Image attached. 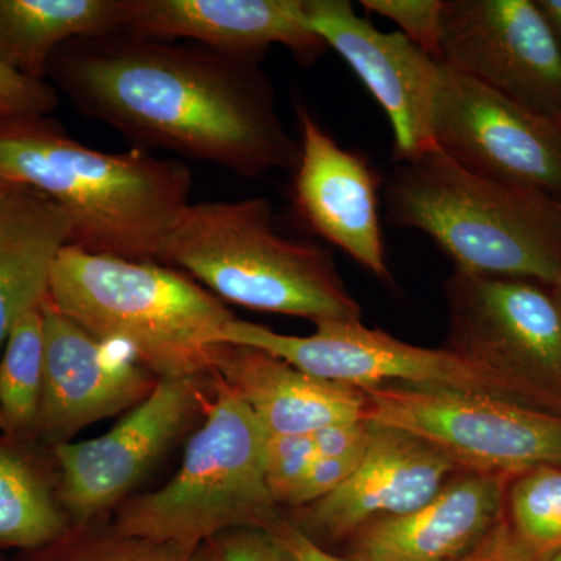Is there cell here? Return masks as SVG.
Returning a JSON list of instances; mask_svg holds the SVG:
<instances>
[{
	"label": "cell",
	"mask_w": 561,
	"mask_h": 561,
	"mask_svg": "<svg viewBox=\"0 0 561 561\" xmlns=\"http://www.w3.org/2000/svg\"><path fill=\"white\" fill-rule=\"evenodd\" d=\"M540 561H561V549L560 551L551 553V556L545 557V559Z\"/></svg>",
	"instance_id": "e575fe53"
},
{
	"label": "cell",
	"mask_w": 561,
	"mask_h": 561,
	"mask_svg": "<svg viewBox=\"0 0 561 561\" xmlns=\"http://www.w3.org/2000/svg\"><path fill=\"white\" fill-rule=\"evenodd\" d=\"M268 531L289 552L294 561H364L354 556L341 557L327 551L323 546L295 527L286 516H283Z\"/></svg>",
	"instance_id": "d6a6232c"
},
{
	"label": "cell",
	"mask_w": 561,
	"mask_h": 561,
	"mask_svg": "<svg viewBox=\"0 0 561 561\" xmlns=\"http://www.w3.org/2000/svg\"><path fill=\"white\" fill-rule=\"evenodd\" d=\"M442 68L561 117V46L537 0H445Z\"/></svg>",
	"instance_id": "8fae6325"
},
{
	"label": "cell",
	"mask_w": 561,
	"mask_h": 561,
	"mask_svg": "<svg viewBox=\"0 0 561 561\" xmlns=\"http://www.w3.org/2000/svg\"><path fill=\"white\" fill-rule=\"evenodd\" d=\"M295 110L301 151L291 197L298 216L324 241L390 284L379 214L381 175L367 158L343 149L305 105Z\"/></svg>",
	"instance_id": "9a60e30c"
},
{
	"label": "cell",
	"mask_w": 561,
	"mask_h": 561,
	"mask_svg": "<svg viewBox=\"0 0 561 561\" xmlns=\"http://www.w3.org/2000/svg\"><path fill=\"white\" fill-rule=\"evenodd\" d=\"M556 290L557 300H559L560 309H561V289H553Z\"/></svg>",
	"instance_id": "8d00e7d4"
},
{
	"label": "cell",
	"mask_w": 561,
	"mask_h": 561,
	"mask_svg": "<svg viewBox=\"0 0 561 561\" xmlns=\"http://www.w3.org/2000/svg\"><path fill=\"white\" fill-rule=\"evenodd\" d=\"M43 381L44 317L38 306L16 320L0 356V427L10 437L35 432Z\"/></svg>",
	"instance_id": "603a6c76"
},
{
	"label": "cell",
	"mask_w": 561,
	"mask_h": 561,
	"mask_svg": "<svg viewBox=\"0 0 561 561\" xmlns=\"http://www.w3.org/2000/svg\"><path fill=\"white\" fill-rule=\"evenodd\" d=\"M72 529L43 476L21 454L0 445V548H49Z\"/></svg>",
	"instance_id": "7402d4cb"
},
{
	"label": "cell",
	"mask_w": 561,
	"mask_h": 561,
	"mask_svg": "<svg viewBox=\"0 0 561 561\" xmlns=\"http://www.w3.org/2000/svg\"><path fill=\"white\" fill-rule=\"evenodd\" d=\"M511 479L457 471L435 496L404 515L376 519L350 538L364 561H456L504 518Z\"/></svg>",
	"instance_id": "ac0fdd59"
},
{
	"label": "cell",
	"mask_w": 561,
	"mask_h": 561,
	"mask_svg": "<svg viewBox=\"0 0 561 561\" xmlns=\"http://www.w3.org/2000/svg\"><path fill=\"white\" fill-rule=\"evenodd\" d=\"M216 376L268 435H309L365 420L364 391L317 378L267 351L225 345Z\"/></svg>",
	"instance_id": "d6986e66"
},
{
	"label": "cell",
	"mask_w": 561,
	"mask_h": 561,
	"mask_svg": "<svg viewBox=\"0 0 561 561\" xmlns=\"http://www.w3.org/2000/svg\"><path fill=\"white\" fill-rule=\"evenodd\" d=\"M57 106L54 84L28 79L0 61V121L46 117Z\"/></svg>",
	"instance_id": "f1b7e54d"
},
{
	"label": "cell",
	"mask_w": 561,
	"mask_h": 561,
	"mask_svg": "<svg viewBox=\"0 0 561 561\" xmlns=\"http://www.w3.org/2000/svg\"><path fill=\"white\" fill-rule=\"evenodd\" d=\"M387 221L430 236L454 271L561 289V203L465 171L437 147L397 161Z\"/></svg>",
	"instance_id": "277c9868"
},
{
	"label": "cell",
	"mask_w": 561,
	"mask_h": 561,
	"mask_svg": "<svg viewBox=\"0 0 561 561\" xmlns=\"http://www.w3.org/2000/svg\"><path fill=\"white\" fill-rule=\"evenodd\" d=\"M312 434L268 435L265 440V479L272 497L280 507H287L302 476L317 459Z\"/></svg>",
	"instance_id": "484cf974"
},
{
	"label": "cell",
	"mask_w": 561,
	"mask_h": 561,
	"mask_svg": "<svg viewBox=\"0 0 561 561\" xmlns=\"http://www.w3.org/2000/svg\"><path fill=\"white\" fill-rule=\"evenodd\" d=\"M47 297L95 341L121 345L158 379L216 375L234 316L184 272L157 261L91 254L66 245Z\"/></svg>",
	"instance_id": "3957f363"
},
{
	"label": "cell",
	"mask_w": 561,
	"mask_h": 561,
	"mask_svg": "<svg viewBox=\"0 0 561 561\" xmlns=\"http://www.w3.org/2000/svg\"><path fill=\"white\" fill-rule=\"evenodd\" d=\"M561 46V0H537Z\"/></svg>",
	"instance_id": "836d02e7"
},
{
	"label": "cell",
	"mask_w": 561,
	"mask_h": 561,
	"mask_svg": "<svg viewBox=\"0 0 561 561\" xmlns=\"http://www.w3.org/2000/svg\"><path fill=\"white\" fill-rule=\"evenodd\" d=\"M122 0H0V61L32 80L62 44L122 31Z\"/></svg>",
	"instance_id": "44dd1931"
},
{
	"label": "cell",
	"mask_w": 561,
	"mask_h": 561,
	"mask_svg": "<svg viewBox=\"0 0 561 561\" xmlns=\"http://www.w3.org/2000/svg\"><path fill=\"white\" fill-rule=\"evenodd\" d=\"M360 5L394 22L402 35L437 60L445 0H360Z\"/></svg>",
	"instance_id": "4316f807"
},
{
	"label": "cell",
	"mask_w": 561,
	"mask_h": 561,
	"mask_svg": "<svg viewBox=\"0 0 561 561\" xmlns=\"http://www.w3.org/2000/svg\"><path fill=\"white\" fill-rule=\"evenodd\" d=\"M265 440L256 416L214 375L213 402L179 472L122 502L111 529L190 553L224 531L271 530L283 515L265 479Z\"/></svg>",
	"instance_id": "8992f818"
},
{
	"label": "cell",
	"mask_w": 561,
	"mask_h": 561,
	"mask_svg": "<svg viewBox=\"0 0 561 561\" xmlns=\"http://www.w3.org/2000/svg\"><path fill=\"white\" fill-rule=\"evenodd\" d=\"M41 561H191L194 553L173 546L125 537L113 529L73 527L62 540L49 546Z\"/></svg>",
	"instance_id": "d4e9b609"
},
{
	"label": "cell",
	"mask_w": 561,
	"mask_h": 561,
	"mask_svg": "<svg viewBox=\"0 0 561 561\" xmlns=\"http://www.w3.org/2000/svg\"><path fill=\"white\" fill-rule=\"evenodd\" d=\"M456 561H537V559L515 537L504 513V518L486 535L485 540Z\"/></svg>",
	"instance_id": "1f68e13d"
},
{
	"label": "cell",
	"mask_w": 561,
	"mask_h": 561,
	"mask_svg": "<svg viewBox=\"0 0 561 561\" xmlns=\"http://www.w3.org/2000/svg\"><path fill=\"white\" fill-rule=\"evenodd\" d=\"M453 351L516 400L561 415V309L537 280L454 271L443 284Z\"/></svg>",
	"instance_id": "52a82bcc"
},
{
	"label": "cell",
	"mask_w": 561,
	"mask_h": 561,
	"mask_svg": "<svg viewBox=\"0 0 561 561\" xmlns=\"http://www.w3.org/2000/svg\"><path fill=\"white\" fill-rule=\"evenodd\" d=\"M365 420L415 435L459 471L513 479L561 467V415L511 398L435 387L362 389Z\"/></svg>",
	"instance_id": "ba28073f"
},
{
	"label": "cell",
	"mask_w": 561,
	"mask_h": 561,
	"mask_svg": "<svg viewBox=\"0 0 561 561\" xmlns=\"http://www.w3.org/2000/svg\"><path fill=\"white\" fill-rule=\"evenodd\" d=\"M13 184L14 183H10V181H7L0 176V194H2L3 191L9 190V187L13 186Z\"/></svg>",
	"instance_id": "d590c367"
},
{
	"label": "cell",
	"mask_w": 561,
	"mask_h": 561,
	"mask_svg": "<svg viewBox=\"0 0 561 561\" xmlns=\"http://www.w3.org/2000/svg\"><path fill=\"white\" fill-rule=\"evenodd\" d=\"M158 262L201 280L221 301L251 311L323 321H359L362 308L331 251L284 238L264 197L187 206Z\"/></svg>",
	"instance_id": "5b68a950"
},
{
	"label": "cell",
	"mask_w": 561,
	"mask_h": 561,
	"mask_svg": "<svg viewBox=\"0 0 561 561\" xmlns=\"http://www.w3.org/2000/svg\"><path fill=\"white\" fill-rule=\"evenodd\" d=\"M316 328L312 335L297 337L234 317L225 328L221 342L267 351L317 378L360 390L402 383L519 401L504 383L453 351L402 342L387 332L365 327L362 320L323 321Z\"/></svg>",
	"instance_id": "9c48e42d"
},
{
	"label": "cell",
	"mask_w": 561,
	"mask_h": 561,
	"mask_svg": "<svg viewBox=\"0 0 561 561\" xmlns=\"http://www.w3.org/2000/svg\"><path fill=\"white\" fill-rule=\"evenodd\" d=\"M432 138L465 171L561 203V117L442 68Z\"/></svg>",
	"instance_id": "30bf717a"
},
{
	"label": "cell",
	"mask_w": 561,
	"mask_h": 561,
	"mask_svg": "<svg viewBox=\"0 0 561 561\" xmlns=\"http://www.w3.org/2000/svg\"><path fill=\"white\" fill-rule=\"evenodd\" d=\"M368 424L370 442L356 471L337 490L294 508L287 518L319 545L350 540L368 523L415 511L459 471L415 435Z\"/></svg>",
	"instance_id": "2e32d148"
},
{
	"label": "cell",
	"mask_w": 561,
	"mask_h": 561,
	"mask_svg": "<svg viewBox=\"0 0 561 561\" xmlns=\"http://www.w3.org/2000/svg\"><path fill=\"white\" fill-rule=\"evenodd\" d=\"M191 561H294L264 529H232L203 542Z\"/></svg>",
	"instance_id": "83f0119b"
},
{
	"label": "cell",
	"mask_w": 561,
	"mask_h": 561,
	"mask_svg": "<svg viewBox=\"0 0 561 561\" xmlns=\"http://www.w3.org/2000/svg\"><path fill=\"white\" fill-rule=\"evenodd\" d=\"M213 378V376H210ZM206 379H161L121 423L92 440L54 446L58 500L72 527L91 526L127 494L206 408Z\"/></svg>",
	"instance_id": "7c38bea8"
},
{
	"label": "cell",
	"mask_w": 561,
	"mask_h": 561,
	"mask_svg": "<svg viewBox=\"0 0 561 561\" xmlns=\"http://www.w3.org/2000/svg\"><path fill=\"white\" fill-rule=\"evenodd\" d=\"M47 79L136 149L173 151L243 179L297 171L300 140L284 127L260 61L116 32L62 44Z\"/></svg>",
	"instance_id": "6da1fadb"
},
{
	"label": "cell",
	"mask_w": 561,
	"mask_h": 561,
	"mask_svg": "<svg viewBox=\"0 0 561 561\" xmlns=\"http://www.w3.org/2000/svg\"><path fill=\"white\" fill-rule=\"evenodd\" d=\"M122 31L139 38L192 41L260 61L272 46L312 65L328 50L309 27L302 0H122Z\"/></svg>",
	"instance_id": "e0dca14e"
},
{
	"label": "cell",
	"mask_w": 561,
	"mask_h": 561,
	"mask_svg": "<svg viewBox=\"0 0 561 561\" xmlns=\"http://www.w3.org/2000/svg\"><path fill=\"white\" fill-rule=\"evenodd\" d=\"M44 381L35 432L54 446L83 427L136 408L160 379L133 357L111 354L44 298Z\"/></svg>",
	"instance_id": "5bb4252c"
},
{
	"label": "cell",
	"mask_w": 561,
	"mask_h": 561,
	"mask_svg": "<svg viewBox=\"0 0 561 561\" xmlns=\"http://www.w3.org/2000/svg\"><path fill=\"white\" fill-rule=\"evenodd\" d=\"M505 519L519 542L542 560L561 549V467H540L508 483Z\"/></svg>",
	"instance_id": "cb8c5ba5"
},
{
	"label": "cell",
	"mask_w": 561,
	"mask_h": 561,
	"mask_svg": "<svg viewBox=\"0 0 561 561\" xmlns=\"http://www.w3.org/2000/svg\"><path fill=\"white\" fill-rule=\"evenodd\" d=\"M0 176L57 203L69 220V245L122 260L158 262L191 205L184 162L136 147L90 149L47 116L0 121Z\"/></svg>",
	"instance_id": "7a4b0ae2"
},
{
	"label": "cell",
	"mask_w": 561,
	"mask_h": 561,
	"mask_svg": "<svg viewBox=\"0 0 561 561\" xmlns=\"http://www.w3.org/2000/svg\"><path fill=\"white\" fill-rule=\"evenodd\" d=\"M69 239L65 210L46 195L24 184L0 194V351L22 313L47 297L51 267Z\"/></svg>",
	"instance_id": "ffe728a7"
},
{
	"label": "cell",
	"mask_w": 561,
	"mask_h": 561,
	"mask_svg": "<svg viewBox=\"0 0 561 561\" xmlns=\"http://www.w3.org/2000/svg\"><path fill=\"white\" fill-rule=\"evenodd\" d=\"M362 459H364V456L342 457V459L317 457L308 472L302 476L297 490L291 494L287 508L294 511V508L305 507V505L328 496L356 471Z\"/></svg>",
	"instance_id": "f546056e"
},
{
	"label": "cell",
	"mask_w": 561,
	"mask_h": 561,
	"mask_svg": "<svg viewBox=\"0 0 561 561\" xmlns=\"http://www.w3.org/2000/svg\"><path fill=\"white\" fill-rule=\"evenodd\" d=\"M309 27L346 61L390 121L394 161L434 149L442 66L401 32H382L346 0H302Z\"/></svg>",
	"instance_id": "4fadbf2b"
},
{
	"label": "cell",
	"mask_w": 561,
	"mask_h": 561,
	"mask_svg": "<svg viewBox=\"0 0 561 561\" xmlns=\"http://www.w3.org/2000/svg\"><path fill=\"white\" fill-rule=\"evenodd\" d=\"M312 440L319 457H360L370 442V424L367 420L335 424L312 434Z\"/></svg>",
	"instance_id": "4dcf8cb0"
}]
</instances>
